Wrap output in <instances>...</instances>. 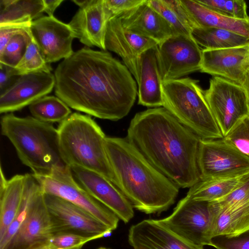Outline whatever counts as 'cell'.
I'll return each instance as SVG.
<instances>
[{
	"mask_svg": "<svg viewBox=\"0 0 249 249\" xmlns=\"http://www.w3.org/2000/svg\"><path fill=\"white\" fill-rule=\"evenodd\" d=\"M32 116L47 123H61L71 111L63 101L54 96H45L29 106Z\"/></svg>",
	"mask_w": 249,
	"mask_h": 249,
	"instance_id": "cell-29",
	"label": "cell"
},
{
	"mask_svg": "<svg viewBox=\"0 0 249 249\" xmlns=\"http://www.w3.org/2000/svg\"><path fill=\"white\" fill-rule=\"evenodd\" d=\"M224 139L249 157V115L240 120Z\"/></svg>",
	"mask_w": 249,
	"mask_h": 249,
	"instance_id": "cell-34",
	"label": "cell"
},
{
	"mask_svg": "<svg viewBox=\"0 0 249 249\" xmlns=\"http://www.w3.org/2000/svg\"><path fill=\"white\" fill-rule=\"evenodd\" d=\"M53 235L73 233L93 237H104L112 230L91 213L58 196L44 194Z\"/></svg>",
	"mask_w": 249,
	"mask_h": 249,
	"instance_id": "cell-11",
	"label": "cell"
},
{
	"mask_svg": "<svg viewBox=\"0 0 249 249\" xmlns=\"http://www.w3.org/2000/svg\"><path fill=\"white\" fill-rule=\"evenodd\" d=\"M191 36L207 50H219L249 45V37L235 32L213 27H195Z\"/></svg>",
	"mask_w": 249,
	"mask_h": 249,
	"instance_id": "cell-26",
	"label": "cell"
},
{
	"mask_svg": "<svg viewBox=\"0 0 249 249\" xmlns=\"http://www.w3.org/2000/svg\"><path fill=\"white\" fill-rule=\"evenodd\" d=\"M145 1V0H104V4L110 19L133 9Z\"/></svg>",
	"mask_w": 249,
	"mask_h": 249,
	"instance_id": "cell-39",
	"label": "cell"
},
{
	"mask_svg": "<svg viewBox=\"0 0 249 249\" xmlns=\"http://www.w3.org/2000/svg\"><path fill=\"white\" fill-rule=\"evenodd\" d=\"M29 249H63L58 248L53 246L51 244L48 240L45 242L34 246Z\"/></svg>",
	"mask_w": 249,
	"mask_h": 249,
	"instance_id": "cell-44",
	"label": "cell"
},
{
	"mask_svg": "<svg viewBox=\"0 0 249 249\" xmlns=\"http://www.w3.org/2000/svg\"><path fill=\"white\" fill-rule=\"evenodd\" d=\"M204 95L224 137L240 120L249 115L247 95L240 84L213 76Z\"/></svg>",
	"mask_w": 249,
	"mask_h": 249,
	"instance_id": "cell-9",
	"label": "cell"
},
{
	"mask_svg": "<svg viewBox=\"0 0 249 249\" xmlns=\"http://www.w3.org/2000/svg\"><path fill=\"white\" fill-rule=\"evenodd\" d=\"M249 71V45L219 50L202 49L200 71L242 85Z\"/></svg>",
	"mask_w": 249,
	"mask_h": 249,
	"instance_id": "cell-19",
	"label": "cell"
},
{
	"mask_svg": "<svg viewBox=\"0 0 249 249\" xmlns=\"http://www.w3.org/2000/svg\"><path fill=\"white\" fill-rule=\"evenodd\" d=\"M98 249H110L107 248H106V247H100V248H99Z\"/></svg>",
	"mask_w": 249,
	"mask_h": 249,
	"instance_id": "cell-46",
	"label": "cell"
},
{
	"mask_svg": "<svg viewBox=\"0 0 249 249\" xmlns=\"http://www.w3.org/2000/svg\"><path fill=\"white\" fill-rule=\"evenodd\" d=\"M137 82L139 105L147 107L163 106V81L159 64L158 45L148 49L141 54Z\"/></svg>",
	"mask_w": 249,
	"mask_h": 249,
	"instance_id": "cell-22",
	"label": "cell"
},
{
	"mask_svg": "<svg viewBox=\"0 0 249 249\" xmlns=\"http://www.w3.org/2000/svg\"><path fill=\"white\" fill-rule=\"evenodd\" d=\"M44 4V12L48 16H53L56 9L64 1V0H43Z\"/></svg>",
	"mask_w": 249,
	"mask_h": 249,
	"instance_id": "cell-43",
	"label": "cell"
},
{
	"mask_svg": "<svg viewBox=\"0 0 249 249\" xmlns=\"http://www.w3.org/2000/svg\"><path fill=\"white\" fill-rule=\"evenodd\" d=\"M57 129L61 155L67 166L97 173L117 188L106 148V136L90 116L71 113Z\"/></svg>",
	"mask_w": 249,
	"mask_h": 249,
	"instance_id": "cell-5",
	"label": "cell"
},
{
	"mask_svg": "<svg viewBox=\"0 0 249 249\" xmlns=\"http://www.w3.org/2000/svg\"><path fill=\"white\" fill-rule=\"evenodd\" d=\"M24 175H16L6 179L0 167V239L14 220L23 194Z\"/></svg>",
	"mask_w": 249,
	"mask_h": 249,
	"instance_id": "cell-24",
	"label": "cell"
},
{
	"mask_svg": "<svg viewBox=\"0 0 249 249\" xmlns=\"http://www.w3.org/2000/svg\"><path fill=\"white\" fill-rule=\"evenodd\" d=\"M128 239L134 249H204L178 235L159 220H144L132 225Z\"/></svg>",
	"mask_w": 249,
	"mask_h": 249,
	"instance_id": "cell-20",
	"label": "cell"
},
{
	"mask_svg": "<svg viewBox=\"0 0 249 249\" xmlns=\"http://www.w3.org/2000/svg\"><path fill=\"white\" fill-rule=\"evenodd\" d=\"M158 51L163 82L200 70L202 50L191 36H172L158 45Z\"/></svg>",
	"mask_w": 249,
	"mask_h": 249,
	"instance_id": "cell-12",
	"label": "cell"
},
{
	"mask_svg": "<svg viewBox=\"0 0 249 249\" xmlns=\"http://www.w3.org/2000/svg\"><path fill=\"white\" fill-rule=\"evenodd\" d=\"M53 236L44 193L38 181L25 220L5 249H29Z\"/></svg>",
	"mask_w": 249,
	"mask_h": 249,
	"instance_id": "cell-14",
	"label": "cell"
},
{
	"mask_svg": "<svg viewBox=\"0 0 249 249\" xmlns=\"http://www.w3.org/2000/svg\"><path fill=\"white\" fill-rule=\"evenodd\" d=\"M211 246L217 249H249V229L236 234L214 236Z\"/></svg>",
	"mask_w": 249,
	"mask_h": 249,
	"instance_id": "cell-35",
	"label": "cell"
},
{
	"mask_svg": "<svg viewBox=\"0 0 249 249\" xmlns=\"http://www.w3.org/2000/svg\"><path fill=\"white\" fill-rule=\"evenodd\" d=\"M0 94L10 88L20 76L15 74L14 68L0 63Z\"/></svg>",
	"mask_w": 249,
	"mask_h": 249,
	"instance_id": "cell-42",
	"label": "cell"
},
{
	"mask_svg": "<svg viewBox=\"0 0 249 249\" xmlns=\"http://www.w3.org/2000/svg\"><path fill=\"white\" fill-rule=\"evenodd\" d=\"M163 107L201 139L224 138L198 81L190 78L163 82Z\"/></svg>",
	"mask_w": 249,
	"mask_h": 249,
	"instance_id": "cell-6",
	"label": "cell"
},
{
	"mask_svg": "<svg viewBox=\"0 0 249 249\" xmlns=\"http://www.w3.org/2000/svg\"><path fill=\"white\" fill-rule=\"evenodd\" d=\"M77 182L95 198L128 223L134 216L133 207L110 181L95 172L78 166L70 167Z\"/></svg>",
	"mask_w": 249,
	"mask_h": 249,
	"instance_id": "cell-16",
	"label": "cell"
},
{
	"mask_svg": "<svg viewBox=\"0 0 249 249\" xmlns=\"http://www.w3.org/2000/svg\"><path fill=\"white\" fill-rule=\"evenodd\" d=\"M197 2L221 15L238 19H248L247 5L243 0H196Z\"/></svg>",
	"mask_w": 249,
	"mask_h": 249,
	"instance_id": "cell-33",
	"label": "cell"
},
{
	"mask_svg": "<svg viewBox=\"0 0 249 249\" xmlns=\"http://www.w3.org/2000/svg\"><path fill=\"white\" fill-rule=\"evenodd\" d=\"M249 201V178L226 196L212 201L218 211L235 207Z\"/></svg>",
	"mask_w": 249,
	"mask_h": 249,
	"instance_id": "cell-36",
	"label": "cell"
},
{
	"mask_svg": "<svg viewBox=\"0 0 249 249\" xmlns=\"http://www.w3.org/2000/svg\"><path fill=\"white\" fill-rule=\"evenodd\" d=\"M126 139L179 188H190L200 180L197 162L200 138L164 107L136 113Z\"/></svg>",
	"mask_w": 249,
	"mask_h": 249,
	"instance_id": "cell-2",
	"label": "cell"
},
{
	"mask_svg": "<svg viewBox=\"0 0 249 249\" xmlns=\"http://www.w3.org/2000/svg\"><path fill=\"white\" fill-rule=\"evenodd\" d=\"M43 12V0H0V24L32 22Z\"/></svg>",
	"mask_w": 249,
	"mask_h": 249,
	"instance_id": "cell-27",
	"label": "cell"
},
{
	"mask_svg": "<svg viewBox=\"0 0 249 249\" xmlns=\"http://www.w3.org/2000/svg\"><path fill=\"white\" fill-rule=\"evenodd\" d=\"M93 237L73 233H64L53 235L48 241L56 248L63 249H82L87 243L95 240Z\"/></svg>",
	"mask_w": 249,
	"mask_h": 249,
	"instance_id": "cell-38",
	"label": "cell"
},
{
	"mask_svg": "<svg viewBox=\"0 0 249 249\" xmlns=\"http://www.w3.org/2000/svg\"><path fill=\"white\" fill-rule=\"evenodd\" d=\"M163 2L174 12L178 19L191 31L196 27L189 14L179 0H163Z\"/></svg>",
	"mask_w": 249,
	"mask_h": 249,
	"instance_id": "cell-41",
	"label": "cell"
},
{
	"mask_svg": "<svg viewBox=\"0 0 249 249\" xmlns=\"http://www.w3.org/2000/svg\"><path fill=\"white\" fill-rule=\"evenodd\" d=\"M158 45L155 40L126 30L119 17L111 18L107 22L105 36L106 50L112 51L123 59L124 65L138 80L139 64L141 54Z\"/></svg>",
	"mask_w": 249,
	"mask_h": 249,
	"instance_id": "cell-17",
	"label": "cell"
},
{
	"mask_svg": "<svg viewBox=\"0 0 249 249\" xmlns=\"http://www.w3.org/2000/svg\"><path fill=\"white\" fill-rule=\"evenodd\" d=\"M218 213L212 201L196 200L186 196L169 216L159 221L191 243L211 246Z\"/></svg>",
	"mask_w": 249,
	"mask_h": 249,
	"instance_id": "cell-7",
	"label": "cell"
},
{
	"mask_svg": "<svg viewBox=\"0 0 249 249\" xmlns=\"http://www.w3.org/2000/svg\"><path fill=\"white\" fill-rule=\"evenodd\" d=\"M55 85L54 74L43 71L20 75L10 88L0 94V113L19 110L47 96Z\"/></svg>",
	"mask_w": 249,
	"mask_h": 249,
	"instance_id": "cell-18",
	"label": "cell"
},
{
	"mask_svg": "<svg viewBox=\"0 0 249 249\" xmlns=\"http://www.w3.org/2000/svg\"><path fill=\"white\" fill-rule=\"evenodd\" d=\"M249 229V201L241 205L218 211L213 236L231 235Z\"/></svg>",
	"mask_w": 249,
	"mask_h": 249,
	"instance_id": "cell-28",
	"label": "cell"
},
{
	"mask_svg": "<svg viewBox=\"0 0 249 249\" xmlns=\"http://www.w3.org/2000/svg\"><path fill=\"white\" fill-rule=\"evenodd\" d=\"M33 174L44 194L71 202L91 213L112 231L117 227L119 217L77 182L69 166L54 169L45 174Z\"/></svg>",
	"mask_w": 249,
	"mask_h": 249,
	"instance_id": "cell-8",
	"label": "cell"
},
{
	"mask_svg": "<svg viewBox=\"0 0 249 249\" xmlns=\"http://www.w3.org/2000/svg\"><path fill=\"white\" fill-rule=\"evenodd\" d=\"M14 69L15 74L18 76L40 71L51 72L52 70L33 38L27 46L23 56Z\"/></svg>",
	"mask_w": 249,
	"mask_h": 249,
	"instance_id": "cell-31",
	"label": "cell"
},
{
	"mask_svg": "<svg viewBox=\"0 0 249 249\" xmlns=\"http://www.w3.org/2000/svg\"><path fill=\"white\" fill-rule=\"evenodd\" d=\"M127 31L152 39L158 44L168 37L178 35L172 27L145 2L118 16Z\"/></svg>",
	"mask_w": 249,
	"mask_h": 249,
	"instance_id": "cell-21",
	"label": "cell"
},
{
	"mask_svg": "<svg viewBox=\"0 0 249 249\" xmlns=\"http://www.w3.org/2000/svg\"><path fill=\"white\" fill-rule=\"evenodd\" d=\"M78 10L68 23L74 37L86 47L96 46L106 51L105 36L110 18L104 4V0H74Z\"/></svg>",
	"mask_w": 249,
	"mask_h": 249,
	"instance_id": "cell-15",
	"label": "cell"
},
{
	"mask_svg": "<svg viewBox=\"0 0 249 249\" xmlns=\"http://www.w3.org/2000/svg\"><path fill=\"white\" fill-rule=\"evenodd\" d=\"M54 76L57 97L70 107L101 119L123 118L138 95L129 70L106 51L85 46L64 59Z\"/></svg>",
	"mask_w": 249,
	"mask_h": 249,
	"instance_id": "cell-1",
	"label": "cell"
},
{
	"mask_svg": "<svg viewBox=\"0 0 249 249\" xmlns=\"http://www.w3.org/2000/svg\"><path fill=\"white\" fill-rule=\"evenodd\" d=\"M147 3L172 27L177 34L191 36V31L183 25L163 0H147Z\"/></svg>",
	"mask_w": 249,
	"mask_h": 249,
	"instance_id": "cell-37",
	"label": "cell"
},
{
	"mask_svg": "<svg viewBox=\"0 0 249 249\" xmlns=\"http://www.w3.org/2000/svg\"><path fill=\"white\" fill-rule=\"evenodd\" d=\"M30 31L46 62L50 64L71 55L75 38L69 25L54 16H42L33 21Z\"/></svg>",
	"mask_w": 249,
	"mask_h": 249,
	"instance_id": "cell-13",
	"label": "cell"
},
{
	"mask_svg": "<svg viewBox=\"0 0 249 249\" xmlns=\"http://www.w3.org/2000/svg\"><path fill=\"white\" fill-rule=\"evenodd\" d=\"M1 132L14 147L21 162L34 174H45L67 165L62 160L57 129L32 116L10 113L1 117Z\"/></svg>",
	"mask_w": 249,
	"mask_h": 249,
	"instance_id": "cell-4",
	"label": "cell"
},
{
	"mask_svg": "<svg viewBox=\"0 0 249 249\" xmlns=\"http://www.w3.org/2000/svg\"><path fill=\"white\" fill-rule=\"evenodd\" d=\"M38 183V180L32 174H24L23 194L18 212L6 231L0 239V249H5L13 239L26 218L30 205Z\"/></svg>",
	"mask_w": 249,
	"mask_h": 249,
	"instance_id": "cell-30",
	"label": "cell"
},
{
	"mask_svg": "<svg viewBox=\"0 0 249 249\" xmlns=\"http://www.w3.org/2000/svg\"><path fill=\"white\" fill-rule=\"evenodd\" d=\"M32 39L30 29L15 35L0 53V63L15 68L23 56Z\"/></svg>",
	"mask_w": 249,
	"mask_h": 249,
	"instance_id": "cell-32",
	"label": "cell"
},
{
	"mask_svg": "<svg viewBox=\"0 0 249 249\" xmlns=\"http://www.w3.org/2000/svg\"><path fill=\"white\" fill-rule=\"evenodd\" d=\"M196 27H213L231 31L249 37V19H238L221 15L196 0H179Z\"/></svg>",
	"mask_w": 249,
	"mask_h": 249,
	"instance_id": "cell-23",
	"label": "cell"
},
{
	"mask_svg": "<svg viewBox=\"0 0 249 249\" xmlns=\"http://www.w3.org/2000/svg\"><path fill=\"white\" fill-rule=\"evenodd\" d=\"M249 178V173L230 178L200 179L189 188L186 196L196 200L213 201L231 193Z\"/></svg>",
	"mask_w": 249,
	"mask_h": 249,
	"instance_id": "cell-25",
	"label": "cell"
},
{
	"mask_svg": "<svg viewBox=\"0 0 249 249\" xmlns=\"http://www.w3.org/2000/svg\"><path fill=\"white\" fill-rule=\"evenodd\" d=\"M197 162L200 179L234 177L249 173V157L224 138L200 139Z\"/></svg>",
	"mask_w": 249,
	"mask_h": 249,
	"instance_id": "cell-10",
	"label": "cell"
},
{
	"mask_svg": "<svg viewBox=\"0 0 249 249\" xmlns=\"http://www.w3.org/2000/svg\"><path fill=\"white\" fill-rule=\"evenodd\" d=\"M242 86L245 90L249 106V71L247 72L246 74Z\"/></svg>",
	"mask_w": 249,
	"mask_h": 249,
	"instance_id": "cell-45",
	"label": "cell"
},
{
	"mask_svg": "<svg viewBox=\"0 0 249 249\" xmlns=\"http://www.w3.org/2000/svg\"><path fill=\"white\" fill-rule=\"evenodd\" d=\"M105 146L117 188L133 208L146 214L160 213L174 203L179 188L126 138L106 137Z\"/></svg>",
	"mask_w": 249,
	"mask_h": 249,
	"instance_id": "cell-3",
	"label": "cell"
},
{
	"mask_svg": "<svg viewBox=\"0 0 249 249\" xmlns=\"http://www.w3.org/2000/svg\"><path fill=\"white\" fill-rule=\"evenodd\" d=\"M32 22L0 24V53L15 35L30 29Z\"/></svg>",
	"mask_w": 249,
	"mask_h": 249,
	"instance_id": "cell-40",
	"label": "cell"
}]
</instances>
